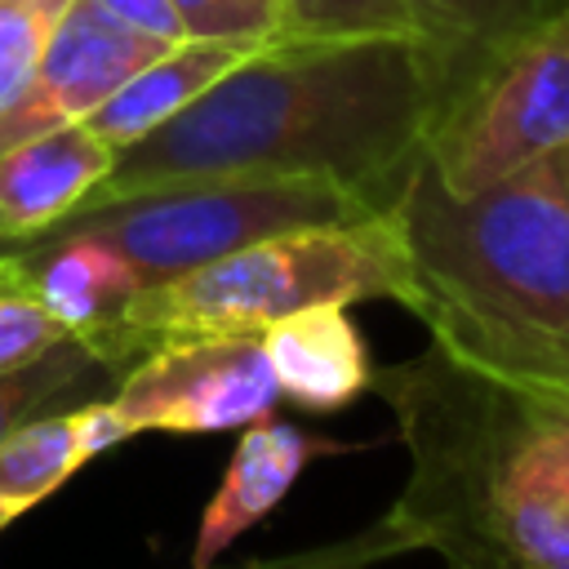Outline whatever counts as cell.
<instances>
[{
	"mask_svg": "<svg viewBox=\"0 0 569 569\" xmlns=\"http://www.w3.org/2000/svg\"><path fill=\"white\" fill-rule=\"evenodd\" d=\"M71 431H76V453H80V462H93L98 453H107V449L124 445L129 436H138V431L129 427V418L111 405V396H98V400L76 405V409H71Z\"/></svg>",
	"mask_w": 569,
	"mask_h": 569,
	"instance_id": "22",
	"label": "cell"
},
{
	"mask_svg": "<svg viewBox=\"0 0 569 569\" xmlns=\"http://www.w3.org/2000/svg\"><path fill=\"white\" fill-rule=\"evenodd\" d=\"M187 40H240L271 44L284 40L280 0H173Z\"/></svg>",
	"mask_w": 569,
	"mask_h": 569,
	"instance_id": "20",
	"label": "cell"
},
{
	"mask_svg": "<svg viewBox=\"0 0 569 569\" xmlns=\"http://www.w3.org/2000/svg\"><path fill=\"white\" fill-rule=\"evenodd\" d=\"M164 49L169 40L124 27L93 0H71L40 53L31 84L0 116V151L36 133L80 124L93 107H102L133 71H142Z\"/></svg>",
	"mask_w": 569,
	"mask_h": 569,
	"instance_id": "8",
	"label": "cell"
},
{
	"mask_svg": "<svg viewBox=\"0 0 569 569\" xmlns=\"http://www.w3.org/2000/svg\"><path fill=\"white\" fill-rule=\"evenodd\" d=\"M267 365L276 373L280 400L307 413H338L369 391L373 356L347 307L325 302L293 311L258 333Z\"/></svg>",
	"mask_w": 569,
	"mask_h": 569,
	"instance_id": "10",
	"label": "cell"
},
{
	"mask_svg": "<svg viewBox=\"0 0 569 569\" xmlns=\"http://www.w3.org/2000/svg\"><path fill=\"white\" fill-rule=\"evenodd\" d=\"M18 516H22L18 507H9V502H0V533H4V529H9V525H13Z\"/></svg>",
	"mask_w": 569,
	"mask_h": 569,
	"instance_id": "25",
	"label": "cell"
},
{
	"mask_svg": "<svg viewBox=\"0 0 569 569\" xmlns=\"http://www.w3.org/2000/svg\"><path fill=\"white\" fill-rule=\"evenodd\" d=\"M409 476L391 516L445 569H569V387L507 378L440 342L373 365Z\"/></svg>",
	"mask_w": 569,
	"mask_h": 569,
	"instance_id": "2",
	"label": "cell"
},
{
	"mask_svg": "<svg viewBox=\"0 0 569 569\" xmlns=\"http://www.w3.org/2000/svg\"><path fill=\"white\" fill-rule=\"evenodd\" d=\"M378 298L400 307L413 298V271L391 209L356 222L280 231L231 249L204 267L138 289L107 325L89 333H102L116 351L138 360L156 338H258L267 325L293 311L325 302L356 307Z\"/></svg>",
	"mask_w": 569,
	"mask_h": 569,
	"instance_id": "4",
	"label": "cell"
},
{
	"mask_svg": "<svg viewBox=\"0 0 569 569\" xmlns=\"http://www.w3.org/2000/svg\"><path fill=\"white\" fill-rule=\"evenodd\" d=\"M80 467L84 462L76 453L71 409L40 413L0 440V502L31 511L53 498Z\"/></svg>",
	"mask_w": 569,
	"mask_h": 569,
	"instance_id": "15",
	"label": "cell"
},
{
	"mask_svg": "<svg viewBox=\"0 0 569 569\" xmlns=\"http://www.w3.org/2000/svg\"><path fill=\"white\" fill-rule=\"evenodd\" d=\"M62 338L71 333L40 298L31 267L18 253H0V373L40 360Z\"/></svg>",
	"mask_w": 569,
	"mask_h": 569,
	"instance_id": "17",
	"label": "cell"
},
{
	"mask_svg": "<svg viewBox=\"0 0 569 569\" xmlns=\"http://www.w3.org/2000/svg\"><path fill=\"white\" fill-rule=\"evenodd\" d=\"M351 449L356 445L320 436V431L276 418V413L240 427V440L222 467V480L200 511L196 542H191V569H213L218 556H227L240 533L262 525L289 498V489L316 458L351 453Z\"/></svg>",
	"mask_w": 569,
	"mask_h": 569,
	"instance_id": "9",
	"label": "cell"
},
{
	"mask_svg": "<svg viewBox=\"0 0 569 569\" xmlns=\"http://www.w3.org/2000/svg\"><path fill=\"white\" fill-rule=\"evenodd\" d=\"M93 4L107 9L111 18H120L124 27L142 31V36H156V40H169V44L187 40L173 0H93Z\"/></svg>",
	"mask_w": 569,
	"mask_h": 569,
	"instance_id": "23",
	"label": "cell"
},
{
	"mask_svg": "<svg viewBox=\"0 0 569 569\" xmlns=\"http://www.w3.org/2000/svg\"><path fill=\"white\" fill-rule=\"evenodd\" d=\"M107 147L89 124H62L0 151V244L27 240L71 213L111 169Z\"/></svg>",
	"mask_w": 569,
	"mask_h": 569,
	"instance_id": "11",
	"label": "cell"
},
{
	"mask_svg": "<svg viewBox=\"0 0 569 569\" xmlns=\"http://www.w3.org/2000/svg\"><path fill=\"white\" fill-rule=\"evenodd\" d=\"M111 405L138 436H218L276 413L280 387L253 333L156 338L120 373Z\"/></svg>",
	"mask_w": 569,
	"mask_h": 569,
	"instance_id": "7",
	"label": "cell"
},
{
	"mask_svg": "<svg viewBox=\"0 0 569 569\" xmlns=\"http://www.w3.org/2000/svg\"><path fill=\"white\" fill-rule=\"evenodd\" d=\"M0 253H18L31 267L40 298L67 325V333H89L107 325L142 289L133 262L84 231H40L0 244Z\"/></svg>",
	"mask_w": 569,
	"mask_h": 569,
	"instance_id": "12",
	"label": "cell"
},
{
	"mask_svg": "<svg viewBox=\"0 0 569 569\" xmlns=\"http://www.w3.org/2000/svg\"><path fill=\"white\" fill-rule=\"evenodd\" d=\"M569 142V9L449 58V80L427 129V164L467 196Z\"/></svg>",
	"mask_w": 569,
	"mask_h": 569,
	"instance_id": "5",
	"label": "cell"
},
{
	"mask_svg": "<svg viewBox=\"0 0 569 569\" xmlns=\"http://www.w3.org/2000/svg\"><path fill=\"white\" fill-rule=\"evenodd\" d=\"M316 556V547H307V551H284V556H267V560H240V565H231V569H298V565H307ZM213 569H222V565H213Z\"/></svg>",
	"mask_w": 569,
	"mask_h": 569,
	"instance_id": "24",
	"label": "cell"
},
{
	"mask_svg": "<svg viewBox=\"0 0 569 569\" xmlns=\"http://www.w3.org/2000/svg\"><path fill=\"white\" fill-rule=\"evenodd\" d=\"M67 4L71 0H0V116L31 84Z\"/></svg>",
	"mask_w": 569,
	"mask_h": 569,
	"instance_id": "19",
	"label": "cell"
},
{
	"mask_svg": "<svg viewBox=\"0 0 569 569\" xmlns=\"http://www.w3.org/2000/svg\"><path fill=\"white\" fill-rule=\"evenodd\" d=\"M422 31L436 36L440 44H449L453 53H476L489 44H502L547 18H556L560 9H569V0H409Z\"/></svg>",
	"mask_w": 569,
	"mask_h": 569,
	"instance_id": "16",
	"label": "cell"
},
{
	"mask_svg": "<svg viewBox=\"0 0 569 569\" xmlns=\"http://www.w3.org/2000/svg\"><path fill=\"white\" fill-rule=\"evenodd\" d=\"M129 365L133 360L120 356L102 333H71L40 360L0 373V440L40 413L111 396Z\"/></svg>",
	"mask_w": 569,
	"mask_h": 569,
	"instance_id": "14",
	"label": "cell"
},
{
	"mask_svg": "<svg viewBox=\"0 0 569 569\" xmlns=\"http://www.w3.org/2000/svg\"><path fill=\"white\" fill-rule=\"evenodd\" d=\"M262 44L240 40H178L160 58H151L142 71H133L102 107H93L80 124H89L107 147H129L173 120L187 102H196L218 76H227L236 62H244Z\"/></svg>",
	"mask_w": 569,
	"mask_h": 569,
	"instance_id": "13",
	"label": "cell"
},
{
	"mask_svg": "<svg viewBox=\"0 0 569 569\" xmlns=\"http://www.w3.org/2000/svg\"><path fill=\"white\" fill-rule=\"evenodd\" d=\"M405 551H418V547H413L409 529L387 511L382 520H373L360 533H347L338 542H320L316 556L307 565H298V569H369V565L391 560V556H405Z\"/></svg>",
	"mask_w": 569,
	"mask_h": 569,
	"instance_id": "21",
	"label": "cell"
},
{
	"mask_svg": "<svg viewBox=\"0 0 569 569\" xmlns=\"http://www.w3.org/2000/svg\"><path fill=\"white\" fill-rule=\"evenodd\" d=\"M409 311L449 356L569 387V142L480 191H449L427 156L391 204Z\"/></svg>",
	"mask_w": 569,
	"mask_h": 569,
	"instance_id": "3",
	"label": "cell"
},
{
	"mask_svg": "<svg viewBox=\"0 0 569 569\" xmlns=\"http://www.w3.org/2000/svg\"><path fill=\"white\" fill-rule=\"evenodd\" d=\"M453 49L422 31L271 40L218 76L196 102L116 151L76 204L178 182L311 178L391 209L427 156V129Z\"/></svg>",
	"mask_w": 569,
	"mask_h": 569,
	"instance_id": "1",
	"label": "cell"
},
{
	"mask_svg": "<svg viewBox=\"0 0 569 569\" xmlns=\"http://www.w3.org/2000/svg\"><path fill=\"white\" fill-rule=\"evenodd\" d=\"M280 9H284V40H342V36L422 31L409 0H280Z\"/></svg>",
	"mask_w": 569,
	"mask_h": 569,
	"instance_id": "18",
	"label": "cell"
},
{
	"mask_svg": "<svg viewBox=\"0 0 569 569\" xmlns=\"http://www.w3.org/2000/svg\"><path fill=\"white\" fill-rule=\"evenodd\" d=\"M369 213H387V209H373L365 196L347 187L311 182V178L178 182V187H156V191L120 196L107 204L71 209L44 231H84L93 240H107L116 253L133 262L147 289L191 267H204L231 249H244L253 240L298 231V227L356 222Z\"/></svg>",
	"mask_w": 569,
	"mask_h": 569,
	"instance_id": "6",
	"label": "cell"
}]
</instances>
